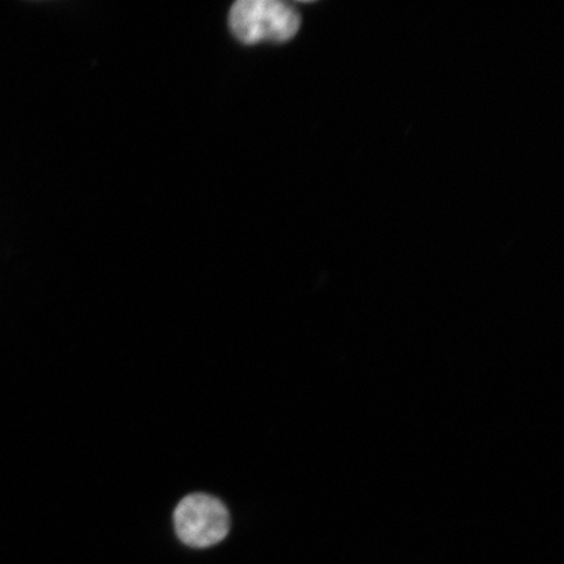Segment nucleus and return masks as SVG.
I'll list each match as a JSON object with an SVG mask.
<instances>
[{"label":"nucleus","instance_id":"obj_2","mask_svg":"<svg viewBox=\"0 0 564 564\" xmlns=\"http://www.w3.org/2000/svg\"><path fill=\"white\" fill-rule=\"evenodd\" d=\"M176 535L187 546L206 549L220 544L230 529L227 507L208 494L183 498L174 511Z\"/></svg>","mask_w":564,"mask_h":564},{"label":"nucleus","instance_id":"obj_1","mask_svg":"<svg viewBox=\"0 0 564 564\" xmlns=\"http://www.w3.org/2000/svg\"><path fill=\"white\" fill-rule=\"evenodd\" d=\"M301 21L300 12L280 0H239L229 13L231 33L245 45L291 41Z\"/></svg>","mask_w":564,"mask_h":564}]
</instances>
